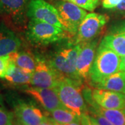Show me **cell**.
I'll use <instances>...</instances> for the list:
<instances>
[{"instance_id": "29", "label": "cell", "mask_w": 125, "mask_h": 125, "mask_svg": "<svg viewBox=\"0 0 125 125\" xmlns=\"http://www.w3.org/2000/svg\"><path fill=\"white\" fill-rule=\"evenodd\" d=\"M120 70L125 73V56L122 58V62L120 65Z\"/></svg>"}, {"instance_id": "4", "label": "cell", "mask_w": 125, "mask_h": 125, "mask_svg": "<svg viewBox=\"0 0 125 125\" xmlns=\"http://www.w3.org/2000/svg\"><path fill=\"white\" fill-rule=\"evenodd\" d=\"M26 37L33 45L46 46L64 39L65 33L62 28L54 24L30 20L27 26Z\"/></svg>"}, {"instance_id": "28", "label": "cell", "mask_w": 125, "mask_h": 125, "mask_svg": "<svg viewBox=\"0 0 125 125\" xmlns=\"http://www.w3.org/2000/svg\"><path fill=\"white\" fill-rule=\"evenodd\" d=\"M80 122H81V120H80L74 121V122H71V123H68V124H65V125H60V124H58L57 122H56L54 121L55 125H81V124Z\"/></svg>"}, {"instance_id": "26", "label": "cell", "mask_w": 125, "mask_h": 125, "mask_svg": "<svg viewBox=\"0 0 125 125\" xmlns=\"http://www.w3.org/2000/svg\"><path fill=\"white\" fill-rule=\"evenodd\" d=\"M112 10L118 15L125 17V0H122L120 3Z\"/></svg>"}, {"instance_id": "22", "label": "cell", "mask_w": 125, "mask_h": 125, "mask_svg": "<svg viewBox=\"0 0 125 125\" xmlns=\"http://www.w3.org/2000/svg\"><path fill=\"white\" fill-rule=\"evenodd\" d=\"M13 115L6 110L0 102V125H13Z\"/></svg>"}, {"instance_id": "30", "label": "cell", "mask_w": 125, "mask_h": 125, "mask_svg": "<svg viewBox=\"0 0 125 125\" xmlns=\"http://www.w3.org/2000/svg\"><path fill=\"white\" fill-rule=\"evenodd\" d=\"M13 125H17V124H15V123H13Z\"/></svg>"}, {"instance_id": "16", "label": "cell", "mask_w": 125, "mask_h": 125, "mask_svg": "<svg viewBox=\"0 0 125 125\" xmlns=\"http://www.w3.org/2000/svg\"><path fill=\"white\" fill-rule=\"evenodd\" d=\"M88 113H96L105 117L114 125H125V109H108L105 108L94 102H90Z\"/></svg>"}, {"instance_id": "5", "label": "cell", "mask_w": 125, "mask_h": 125, "mask_svg": "<svg viewBox=\"0 0 125 125\" xmlns=\"http://www.w3.org/2000/svg\"><path fill=\"white\" fill-rule=\"evenodd\" d=\"M54 6L58 10L63 29L71 35H76L80 24L87 15L85 9L63 0L55 1Z\"/></svg>"}, {"instance_id": "12", "label": "cell", "mask_w": 125, "mask_h": 125, "mask_svg": "<svg viewBox=\"0 0 125 125\" xmlns=\"http://www.w3.org/2000/svg\"><path fill=\"white\" fill-rule=\"evenodd\" d=\"M13 108L15 115L21 125H39L46 117L38 108L23 100H17Z\"/></svg>"}, {"instance_id": "9", "label": "cell", "mask_w": 125, "mask_h": 125, "mask_svg": "<svg viewBox=\"0 0 125 125\" xmlns=\"http://www.w3.org/2000/svg\"><path fill=\"white\" fill-rule=\"evenodd\" d=\"M31 0H0V15L7 23L17 28L25 24L28 5Z\"/></svg>"}, {"instance_id": "27", "label": "cell", "mask_w": 125, "mask_h": 125, "mask_svg": "<svg viewBox=\"0 0 125 125\" xmlns=\"http://www.w3.org/2000/svg\"><path fill=\"white\" fill-rule=\"evenodd\" d=\"M39 125H55V123H54V121L52 118L45 117L44 121Z\"/></svg>"}, {"instance_id": "21", "label": "cell", "mask_w": 125, "mask_h": 125, "mask_svg": "<svg viewBox=\"0 0 125 125\" xmlns=\"http://www.w3.org/2000/svg\"><path fill=\"white\" fill-rule=\"evenodd\" d=\"M68 1L88 11H93L97 7L100 1V0H68Z\"/></svg>"}, {"instance_id": "23", "label": "cell", "mask_w": 125, "mask_h": 125, "mask_svg": "<svg viewBox=\"0 0 125 125\" xmlns=\"http://www.w3.org/2000/svg\"><path fill=\"white\" fill-rule=\"evenodd\" d=\"M10 62V56H0V79H4L9 70V64Z\"/></svg>"}, {"instance_id": "3", "label": "cell", "mask_w": 125, "mask_h": 125, "mask_svg": "<svg viewBox=\"0 0 125 125\" xmlns=\"http://www.w3.org/2000/svg\"><path fill=\"white\" fill-rule=\"evenodd\" d=\"M82 80L65 76L54 88L62 104L79 116L88 113L82 94Z\"/></svg>"}, {"instance_id": "14", "label": "cell", "mask_w": 125, "mask_h": 125, "mask_svg": "<svg viewBox=\"0 0 125 125\" xmlns=\"http://www.w3.org/2000/svg\"><path fill=\"white\" fill-rule=\"evenodd\" d=\"M102 40L123 58L125 56V20L113 24Z\"/></svg>"}, {"instance_id": "24", "label": "cell", "mask_w": 125, "mask_h": 125, "mask_svg": "<svg viewBox=\"0 0 125 125\" xmlns=\"http://www.w3.org/2000/svg\"><path fill=\"white\" fill-rule=\"evenodd\" d=\"M90 113V115L100 125H114L105 117H104L100 114L96 113H89V114Z\"/></svg>"}, {"instance_id": "31", "label": "cell", "mask_w": 125, "mask_h": 125, "mask_svg": "<svg viewBox=\"0 0 125 125\" xmlns=\"http://www.w3.org/2000/svg\"><path fill=\"white\" fill-rule=\"evenodd\" d=\"M63 1H68V0H63Z\"/></svg>"}, {"instance_id": "25", "label": "cell", "mask_w": 125, "mask_h": 125, "mask_svg": "<svg viewBox=\"0 0 125 125\" xmlns=\"http://www.w3.org/2000/svg\"><path fill=\"white\" fill-rule=\"evenodd\" d=\"M122 0H102V5L104 9L113 10L119 4Z\"/></svg>"}, {"instance_id": "11", "label": "cell", "mask_w": 125, "mask_h": 125, "mask_svg": "<svg viewBox=\"0 0 125 125\" xmlns=\"http://www.w3.org/2000/svg\"><path fill=\"white\" fill-rule=\"evenodd\" d=\"M25 93L36 99L47 111L51 112L58 108H67L58 97V94L53 88H44L38 87H28L23 89Z\"/></svg>"}, {"instance_id": "13", "label": "cell", "mask_w": 125, "mask_h": 125, "mask_svg": "<svg viewBox=\"0 0 125 125\" xmlns=\"http://www.w3.org/2000/svg\"><path fill=\"white\" fill-rule=\"evenodd\" d=\"M92 97L99 106L108 109H125V94L108 90L92 89Z\"/></svg>"}, {"instance_id": "8", "label": "cell", "mask_w": 125, "mask_h": 125, "mask_svg": "<svg viewBox=\"0 0 125 125\" xmlns=\"http://www.w3.org/2000/svg\"><path fill=\"white\" fill-rule=\"evenodd\" d=\"M27 17L30 20L49 23L62 28L56 8L45 0H31L27 8Z\"/></svg>"}, {"instance_id": "10", "label": "cell", "mask_w": 125, "mask_h": 125, "mask_svg": "<svg viewBox=\"0 0 125 125\" xmlns=\"http://www.w3.org/2000/svg\"><path fill=\"white\" fill-rule=\"evenodd\" d=\"M99 40L94 38L81 44V49L76 62V72L81 79H88L90 68L97 52Z\"/></svg>"}, {"instance_id": "19", "label": "cell", "mask_w": 125, "mask_h": 125, "mask_svg": "<svg viewBox=\"0 0 125 125\" xmlns=\"http://www.w3.org/2000/svg\"><path fill=\"white\" fill-rule=\"evenodd\" d=\"M10 59L15 64L24 71L33 73L36 67V58L31 53L21 51L9 54Z\"/></svg>"}, {"instance_id": "6", "label": "cell", "mask_w": 125, "mask_h": 125, "mask_svg": "<svg viewBox=\"0 0 125 125\" xmlns=\"http://www.w3.org/2000/svg\"><path fill=\"white\" fill-rule=\"evenodd\" d=\"M36 67L31 78V85L34 87L54 89L65 77L47 63L45 58L36 56Z\"/></svg>"}, {"instance_id": "32", "label": "cell", "mask_w": 125, "mask_h": 125, "mask_svg": "<svg viewBox=\"0 0 125 125\" xmlns=\"http://www.w3.org/2000/svg\"><path fill=\"white\" fill-rule=\"evenodd\" d=\"M19 125H20V124H19Z\"/></svg>"}, {"instance_id": "2", "label": "cell", "mask_w": 125, "mask_h": 125, "mask_svg": "<svg viewBox=\"0 0 125 125\" xmlns=\"http://www.w3.org/2000/svg\"><path fill=\"white\" fill-rule=\"evenodd\" d=\"M122 57L102 40L89 72L90 85H94L120 70Z\"/></svg>"}, {"instance_id": "7", "label": "cell", "mask_w": 125, "mask_h": 125, "mask_svg": "<svg viewBox=\"0 0 125 125\" xmlns=\"http://www.w3.org/2000/svg\"><path fill=\"white\" fill-rule=\"evenodd\" d=\"M108 21V18L105 15L96 13L87 14L80 24L73 41L76 44H81L93 40L98 36Z\"/></svg>"}, {"instance_id": "20", "label": "cell", "mask_w": 125, "mask_h": 125, "mask_svg": "<svg viewBox=\"0 0 125 125\" xmlns=\"http://www.w3.org/2000/svg\"><path fill=\"white\" fill-rule=\"evenodd\" d=\"M49 113L52 115V119L60 125H65L81 120L80 116L67 108H58Z\"/></svg>"}, {"instance_id": "15", "label": "cell", "mask_w": 125, "mask_h": 125, "mask_svg": "<svg viewBox=\"0 0 125 125\" xmlns=\"http://www.w3.org/2000/svg\"><path fill=\"white\" fill-rule=\"evenodd\" d=\"M22 45L21 40L4 23H0V56L18 52Z\"/></svg>"}, {"instance_id": "18", "label": "cell", "mask_w": 125, "mask_h": 125, "mask_svg": "<svg viewBox=\"0 0 125 125\" xmlns=\"http://www.w3.org/2000/svg\"><path fill=\"white\" fill-rule=\"evenodd\" d=\"M32 74L18 67L10 59L9 70L4 79L12 85H25L31 84Z\"/></svg>"}, {"instance_id": "1", "label": "cell", "mask_w": 125, "mask_h": 125, "mask_svg": "<svg viewBox=\"0 0 125 125\" xmlns=\"http://www.w3.org/2000/svg\"><path fill=\"white\" fill-rule=\"evenodd\" d=\"M45 58L47 63L63 76L82 80L76 72V62L81 44L73 40L62 39Z\"/></svg>"}, {"instance_id": "17", "label": "cell", "mask_w": 125, "mask_h": 125, "mask_svg": "<svg viewBox=\"0 0 125 125\" xmlns=\"http://www.w3.org/2000/svg\"><path fill=\"white\" fill-rule=\"evenodd\" d=\"M93 86L94 88L108 90L125 94V73L120 70L106 77Z\"/></svg>"}]
</instances>
